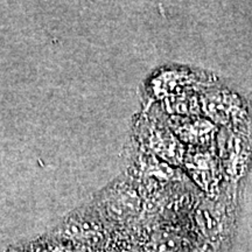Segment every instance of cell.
<instances>
[{"instance_id":"cell-4","label":"cell","mask_w":252,"mask_h":252,"mask_svg":"<svg viewBox=\"0 0 252 252\" xmlns=\"http://www.w3.org/2000/svg\"><path fill=\"white\" fill-rule=\"evenodd\" d=\"M215 147L225 184L243 188L252 166V134L220 127Z\"/></svg>"},{"instance_id":"cell-9","label":"cell","mask_w":252,"mask_h":252,"mask_svg":"<svg viewBox=\"0 0 252 252\" xmlns=\"http://www.w3.org/2000/svg\"><path fill=\"white\" fill-rule=\"evenodd\" d=\"M47 249H48V250L50 251V252H58V250H56V249H58V248H55L54 249V250H52V248H50V247H46Z\"/></svg>"},{"instance_id":"cell-8","label":"cell","mask_w":252,"mask_h":252,"mask_svg":"<svg viewBox=\"0 0 252 252\" xmlns=\"http://www.w3.org/2000/svg\"><path fill=\"white\" fill-rule=\"evenodd\" d=\"M93 220L94 219H93V215L90 216V213L75 214L63 223L62 234L69 238L83 239L87 242H90L91 239H94V242L98 239L100 241V226L96 222H93Z\"/></svg>"},{"instance_id":"cell-5","label":"cell","mask_w":252,"mask_h":252,"mask_svg":"<svg viewBox=\"0 0 252 252\" xmlns=\"http://www.w3.org/2000/svg\"><path fill=\"white\" fill-rule=\"evenodd\" d=\"M182 168L207 198L214 200L222 193L225 180L215 146L187 147Z\"/></svg>"},{"instance_id":"cell-1","label":"cell","mask_w":252,"mask_h":252,"mask_svg":"<svg viewBox=\"0 0 252 252\" xmlns=\"http://www.w3.org/2000/svg\"><path fill=\"white\" fill-rule=\"evenodd\" d=\"M145 109L133 122L134 141L139 149L168 165L180 168L187 147L178 139L156 105Z\"/></svg>"},{"instance_id":"cell-2","label":"cell","mask_w":252,"mask_h":252,"mask_svg":"<svg viewBox=\"0 0 252 252\" xmlns=\"http://www.w3.org/2000/svg\"><path fill=\"white\" fill-rule=\"evenodd\" d=\"M201 111L219 127L252 134V99L215 82L200 94Z\"/></svg>"},{"instance_id":"cell-6","label":"cell","mask_w":252,"mask_h":252,"mask_svg":"<svg viewBox=\"0 0 252 252\" xmlns=\"http://www.w3.org/2000/svg\"><path fill=\"white\" fill-rule=\"evenodd\" d=\"M141 196L131 180L116 181L100 193L99 208L115 222H125L140 212Z\"/></svg>"},{"instance_id":"cell-3","label":"cell","mask_w":252,"mask_h":252,"mask_svg":"<svg viewBox=\"0 0 252 252\" xmlns=\"http://www.w3.org/2000/svg\"><path fill=\"white\" fill-rule=\"evenodd\" d=\"M212 74L188 67H163L154 71L147 82L145 94L149 97L150 104L162 102L163 99L180 94L202 91L215 83Z\"/></svg>"},{"instance_id":"cell-7","label":"cell","mask_w":252,"mask_h":252,"mask_svg":"<svg viewBox=\"0 0 252 252\" xmlns=\"http://www.w3.org/2000/svg\"><path fill=\"white\" fill-rule=\"evenodd\" d=\"M165 119L171 130L186 147L215 146L220 127L203 115L188 118L165 117Z\"/></svg>"}]
</instances>
